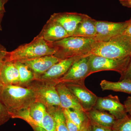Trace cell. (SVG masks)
<instances>
[{"label": "cell", "mask_w": 131, "mask_h": 131, "mask_svg": "<svg viewBox=\"0 0 131 131\" xmlns=\"http://www.w3.org/2000/svg\"><path fill=\"white\" fill-rule=\"evenodd\" d=\"M0 99L7 108L10 117L28 108L36 101L35 94L31 89L19 85L4 86Z\"/></svg>", "instance_id": "6da1fadb"}, {"label": "cell", "mask_w": 131, "mask_h": 131, "mask_svg": "<svg viewBox=\"0 0 131 131\" xmlns=\"http://www.w3.org/2000/svg\"><path fill=\"white\" fill-rule=\"evenodd\" d=\"M95 41L93 38L69 36L52 43L54 56L61 60L89 56Z\"/></svg>", "instance_id": "7a4b0ae2"}, {"label": "cell", "mask_w": 131, "mask_h": 131, "mask_svg": "<svg viewBox=\"0 0 131 131\" xmlns=\"http://www.w3.org/2000/svg\"><path fill=\"white\" fill-rule=\"evenodd\" d=\"M90 55L112 59L131 57V38L120 35L108 41H95Z\"/></svg>", "instance_id": "3957f363"}, {"label": "cell", "mask_w": 131, "mask_h": 131, "mask_svg": "<svg viewBox=\"0 0 131 131\" xmlns=\"http://www.w3.org/2000/svg\"><path fill=\"white\" fill-rule=\"evenodd\" d=\"M55 53L52 43L47 42L37 35L30 43L21 45L12 51L8 52V61L23 62L54 55Z\"/></svg>", "instance_id": "277c9868"}, {"label": "cell", "mask_w": 131, "mask_h": 131, "mask_svg": "<svg viewBox=\"0 0 131 131\" xmlns=\"http://www.w3.org/2000/svg\"><path fill=\"white\" fill-rule=\"evenodd\" d=\"M54 81L34 79L25 87L29 88L35 95L36 101L43 104L46 109L61 107L60 99Z\"/></svg>", "instance_id": "5b68a950"}, {"label": "cell", "mask_w": 131, "mask_h": 131, "mask_svg": "<svg viewBox=\"0 0 131 131\" xmlns=\"http://www.w3.org/2000/svg\"><path fill=\"white\" fill-rule=\"evenodd\" d=\"M131 57L112 59L94 55H90L89 65L91 74L102 71H113L122 75L126 70Z\"/></svg>", "instance_id": "8992f818"}, {"label": "cell", "mask_w": 131, "mask_h": 131, "mask_svg": "<svg viewBox=\"0 0 131 131\" xmlns=\"http://www.w3.org/2000/svg\"><path fill=\"white\" fill-rule=\"evenodd\" d=\"M89 56L81 57L73 63L62 77L57 81L59 82H84L85 79L91 74L89 65Z\"/></svg>", "instance_id": "52a82bcc"}, {"label": "cell", "mask_w": 131, "mask_h": 131, "mask_svg": "<svg viewBox=\"0 0 131 131\" xmlns=\"http://www.w3.org/2000/svg\"><path fill=\"white\" fill-rule=\"evenodd\" d=\"M64 83L75 96L85 112H87L93 108L98 96L87 88L84 82Z\"/></svg>", "instance_id": "ba28073f"}, {"label": "cell", "mask_w": 131, "mask_h": 131, "mask_svg": "<svg viewBox=\"0 0 131 131\" xmlns=\"http://www.w3.org/2000/svg\"><path fill=\"white\" fill-rule=\"evenodd\" d=\"M95 24L96 34L94 39L97 41H107L121 35L126 27L127 21L114 22L96 20Z\"/></svg>", "instance_id": "9c48e42d"}, {"label": "cell", "mask_w": 131, "mask_h": 131, "mask_svg": "<svg viewBox=\"0 0 131 131\" xmlns=\"http://www.w3.org/2000/svg\"><path fill=\"white\" fill-rule=\"evenodd\" d=\"M93 108L108 112L116 119L122 118L127 114L124 104L121 103L117 95H109L105 97H98Z\"/></svg>", "instance_id": "30bf717a"}, {"label": "cell", "mask_w": 131, "mask_h": 131, "mask_svg": "<svg viewBox=\"0 0 131 131\" xmlns=\"http://www.w3.org/2000/svg\"><path fill=\"white\" fill-rule=\"evenodd\" d=\"M46 111V108L43 104L35 101L28 108L12 115L11 118L22 119L34 128L41 127L42 119Z\"/></svg>", "instance_id": "8fae6325"}, {"label": "cell", "mask_w": 131, "mask_h": 131, "mask_svg": "<svg viewBox=\"0 0 131 131\" xmlns=\"http://www.w3.org/2000/svg\"><path fill=\"white\" fill-rule=\"evenodd\" d=\"M86 15L74 12L56 13L51 15L50 18L61 25L69 36H71Z\"/></svg>", "instance_id": "7c38bea8"}, {"label": "cell", "mask_w": 131, "mask_h": 131, "mask_svg": "<svg viewBox=\"0 0 131 131\" xmlns=\"http://www.w3.org/2000/svg\"><path fill=\"white\" fill-rule=\"evenodd\" d=\"M83 57V56H82ZM80 57L71 58L60 60L54 64L46 72L35 78V79L45 81H57L65 74L71 66Z\"/></svg>", "instance_id": "4fadbf2b"}, {"label": "cell", "mask_w": 131, "mask_h": 131, "mask_svg": "<svg viewBox=\"0 0 131 131\" xmlns=\"http://www.w3.org/2000/svg\"><path fill=\"white\" fill-rule=\"evenodd\" d=\"M38 35L52 43L69 37L61 25L50 18Z\"/></svg>", "instance_id": "5bb4252c"}, {"label": "cell", "mask_w": 131, "mask_h": 131, "mask_svg": "<svg viewBox=\"0 0 131 131\" xmlns=\"http://www.w3.org/2000/svg\"><path fill=\"white\" fill-rule=\"evenodd\" d=\"M60 60L54 55H49L21 62L30 69L34 74L35 79L37 77L45 73Z\"/></svg>", "instance_id": "9a60e30c"}, {"label": "cell", "mask_w": 131, "mask_h": 131, "mask_svg": "<svg viewBox=\"0 0 131 131\" xmlns=\"http://www.w3.org/2000/svg\"><path fill=\"white\" fill-rule=\"evenodd\" d=\"M56 88L58 93L61 107L63 109L84 111L75 96L68 89L64 83H57Z\"/></svg>", "instance_id": "2e32d148"}, {"label": "cell", "mask_w": 131, "mask_h": 131, "mask_svg": "<svg viewBox=\"0 0 131 131\" xmlns=\"http://www.w3.org/2000/svg\"><path fill=\"white\" fill-rule=\"evenodd\" d=\"M0 77L4 86L19 84L18 70L13 61L6 62L0 71Z\"/></svg>", "instance_id": "e0dca14e"}, {"label": "cell", "mask_w": 131, "mask_h": 131, "mask_svg": "<svg viewBox=\"0 0 131 131\" xmlns=\"http://www.w3.org/2000/svg\"><path fill=\"white\" fill-rule=\"evenodd\" d=\"M95 21L96 20L86 15L71 36L94 39L96 34Z\"/></svg>", "instance_id": "ac0fdd59"}, {"label": "cell", "mask_w": 131, "mask_h": 131, "mask_svg": "<svg viewBox=\"0 0 131 131\" xmlns=\"http://www.w3.org/2000/svg\"><path fill=\"white\" fill-rule=\"evenodd\" d=\"M90 122L106 127L112 128L116 121V118L105 111L93 108L87 112Z\"/></svg>", "instance_id": "d6986e66"}, {"label": "cell", "mask_w": 131, "mask_h": 131, "mask_svg": "<svg viewBox=\"0 0 131 131\" xmlns=\"http://www.w3.org/2000/svg\"><path fill=\"white\" fill-rule=\"evenodd\" d=\"M100 85L103 91L111 90L131 94V80L129 79H124L116 82L103 80L101 81Z\"/></svg>", "instance_id": "ffe728a7"}, {"label": "cell", "mask_w": 131, "mask_h": 131, "mask_svg": "<svg viewBox=\"0 0 131 131\" xmlns=\"http://www.w3.org/2000/svg\"><path fill=\"white\" fill-rule=\"evenodd\" d=\"M63 110L65 115L77 125L81 130L89 125L90 122L86 112L70 109Z\"/></svg>", "instance_id": "44dd1931"}, {"label": "cell", "mask_w": 131, "mask_h": 131, "mask_svg": "<svg viewBox=\"0 0 131 131\" xmlns=\"http://www.w3.org/2000/svg\"><path fill=\"white\" fill-rule=\"evenodd\" d=\"M18 70L19 78V86L25 87L35 79V75L30 69L25 64L19 61H13Z\"/></svg>", "instance_id": "7402d4cb"}, {"label": "cell", "mask_w": 131, "mask_h": 131, "mask_svg": "<svg viewBox=\"0 0 131 131\" xmlns=\"http://www.w3.org/2000/svg\"><path fill=\"white\" fill-rule=\"evenodd\" d=\"M47 111L52 115L56 121V131H69L66 125L63 109L62 107L52 108Z\"/></svg>", "instance_id": "603a6c76"}, {"label": "cell", "mask_w": 131, "mask_h": 131, "mask_svg": "<svg viewBox=\"0 0 131 131\" xmlns=\"http://www.w3.org/2000/svg\"><path fill=\"white\" fill-rule=\"evenodd\" d=\"M112 128L114 131H131V115L116 119Z\"/></svg>", "instance_id": "cb8c5ba5"}, {"label": "cell", "mask_w": 131, "mask_h": 131, "mask_svg": "<svg viewBox=\"0 0 131 131\" xmlns=\"http://www.w3.org/2000/svg\"><path fill=\"white\" fill-rule=\"evenodd\" d=\"M56 126L54 117L46 111L42 119L40 127L47 131H56Z\"/></svg>", "instance_id": "d4e9b609"}, {"label": "cell", "mask_w": 131, "mask_h": 131, "mask_svg": "<svg viewBox=\"0 0 131 131\" xmlns=\"http://www.w3.org/2000/svg\"><path fill=\"white\" fill-rule=\"evenodd\" d=\"M10 118L7 108L0 99V125L7 122Z\"/></svg>", "instance_id": "484cf974"}, {"label": "cell", "mask_w": 131, "mask_h": 131, "mask_svg": "<svg viewBox=\"0 0 131 131\" xmlns=\"http://www.w3.org/2000/svg\"><path fill=\"white\" fill-rule=\"evenodd\" d=\"M8 52L5 46L0 43V71L6 62L8 61Z\"/></svg>", "instance_id": "4316f807"}, {"label": "cell", "mask_w": 131, "mask_h": 131, "mask_svg": "<svg viewBox=\"0 0 131 131\" xmlns=\"http://www.w3.org/2000/svg\"><path fill=\"white\" fill-rule=\"evenodd\" d=\"M89 131H114L111 127H106L90 122Z\"/></svg>", "instance_id": "83f0119b"}, {"label": "cell", "mask_w": 131, "mask_h": 131, "mask_svg": "<svg viewBox=\"0 0 131 131\" xmlns=\"http://www.w3.org/2000/svg\"><path fill=\"white\" fill-rule=\"evenodd\" d=\"M66 122L69 131H80L81 129L77 125L72 122L67 116L65 115Z\"/></svg>", "instance_id": "f1b7e54d"}, {"label": "cell", "mask_w": 131, "mask_h": 131, "mask_svg": "<svg viewBox=\"0 0 131 131\" xmlns=\"http://www.w3.org/2000/svg\"><path fill=\"white\" fill-rule=\"evenodd\" d=\"M119 80L124 79H129L131 80V57L130 62L126 70L122 75H121Z\"/></svg>", "instance_id": "f546056e"}, {"label": "cell", "mask_w": 131, "mask_h": 131, "mask_svg": "<svg viewBox=\"0 0 131 131\" xmlns=\"http://www.w3.org/2000/svg\"><path fill=\"white\" fill-rule=\"evenodd\" d=\"M127 21V24L126 27L121 35H126L131 38V17Z\"/></svg>", "instance_id": "4dcf8cb0"}, {"label": "cell", "mask_w": 131, "mask_h": 131, "mask_svg": "<svg viewBox=\"0 0 131 131\" xmlns=\"http://www.w3.org/2000/svg\"><path fill=\"white\" fill-rule=\"evenodd\" d=\"M124 105L128 114L131 115V96H128L124 102Z\"/></svg>", "instance_id": "1f68e13d"}, {"label": "cell", "mask_w": 131, "mask_h": 131, "mask_svg": "<svg viewBox=\"0 0 131 131\" xmlns=\"http://www.w3.org/2000/svg\"><path fill=\"white\" fill-rule=\"evenodd\" d=\"M119 1L123 6L131 8V0H118Z\"/></svg>", "instance_id": "d6a6232c"}, {"label": "cell", "mask_w": 131, "mask_h": 131, "mask_svg": "<svg viewBox=\"0 0 131 131\" xmlns=\"http://www.w3.org/2000/svg\"><path fill=\"white\" fill-rule=\"evenodd\" d=\"M9 0H0V12L5 13L6 12L5 5Z\"/></svg>", "instance_id": "836d02e7"}, {"label": "cell", "mask_w": 131, "mask_h": 131, "mask_svg": "<svg viewBox=\"0 0 131 131\" xmlns=\"http://www.w3.org/2000/svg\"><path fill=\"white\" fill-rule=\"evenodd\" d=\"M5 13L3 12H0V31L2 30V22L3 19L4 17Z\"/></svg>", "instance_id": "e575fe53"}, {"label": "cell", "mask_w": 131, "mask_h": 131, "mask_svg": "<svg viewBox=\"0 0 131 131\" xmlns=\"http://www.w3.org/2000/svg\"><path fill=\"white\" fill-rule=\"evenodd\" d=\"M34 129H35V131H47L40 127H36Z\"/></svg>", "instance_id": "d590c367"}, {"label": "cell", "mask_w": 131, "mask_h": 131, "mask_svg": "<svg viewBox=\"0 0 131 131\" xmlns=\"http://www.w3.org/2000/svg\"><path fill=\"white\" fill-rule=\"evenodd\" d=\"M4 87V85L3 84L2 82L1 81V77H0V94H1Z\"/></svg>", "instance_id": "8d00e7d4"}, {"label": "cell", "mask_w": 131, "mask_h": 131, "mask_svg": "<svg viewBox=\"0 0 131 131\" xmlns=\"http://www.w3.org/2000/svg\"><path fill=\"white\" fill-rule=\"evenodd\" d=\"M90 125V124H89ZM89 125L82 129L80 131H89Z\"/></svg>", "instance_id": "74e56055"}]
</instances>
